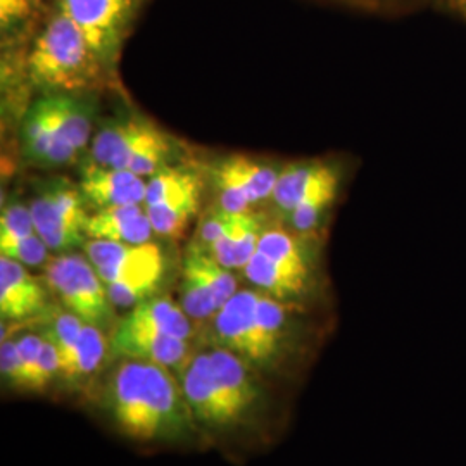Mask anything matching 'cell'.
<instances>
[{
  "label": "cell",
  "instance_id": "cell-1",
  "mask_svg": "<svg viewBox=\"0 0 466 466\" xmlns=\"http://www.w3.org/2000/svg\"><path fill=\"white\" fill-rule=\"evenodd\" d=\"M97 398L117 432L137 442H187L199 431L178 377L147 361H115Z\"/></svg>",
  "mask_w": 466,
  "mask_h": 466
},
{
  "label": "cell",
  "instance_id": "cell-2",
  "mask_svg": "<svg viewBox=\"0 0 466 466\" xmlns=\"http://www.w3.org/2000/svg\"><path fill=\"white\" fill-rule=\"evenodd\" d=\"M26 66L32 84L47 94L88 90L104 80L107 69L76 25L59 9L35 38Z\"/></svg>",
  "mask_w": 466,
  "mask_h": 466
},
{
  "label": "cell",
  "instance_id": "cell-3",
  "mask_svg": "<svg viewBox=\"0 0 466 466\" xmlns=\"http://www.w3.org/2000/svg\"><path fill=\"white\" fill-rule=\"evenodd\" d=\"M84 252L106 283L116 309H134L159 296L167 282V254L156 242L132 246L88 238Z\"/></svg>",
  "mask_w": 466,
  "mask_h": 466
},
{
  "label": "cell",
  "instance_id": "cell-4",
  "mask_svg": "<svg viewBox=\"0 0 466 466\" xmlns=\"http://www.w3.org/2000/svg\"><path fill=\"white\" fill-rule=\"evenodd\" d=\"M177 146L171 137L142 116L109 117L92 138V163L119 167L150 178L171 167Z\"/></svg>",
  "mask_w": 466,
  "mask_h": 466
},
{
  "label": "cell",
  "instance_id": "cell-5",
  "mask_svg": "<svg viewBox=\"0 0 466 466\" xmlns=\"http://www.w3.org/2000/svg\"><path fill=\"white\" fill-rule=\"evenodd\" d=\"M44 282L57 300L100 330L116 327V308L96 267L84 254L63 252L44 267Z\"/></svg>",
  "mask_w": 466,
  "mask_h": 466
},
{
  "label": "cell",
  "instance_id": "cell-6",
  "mask_svg": "<svg viewBox=\"0 0 466 466\" xmlns=\"http://www.w3.org/2000/svg\"><path fill=\"white\" fill-rule=\"evenodd\" d=\"M86 208L80 187L66 178L52 180L30 202L35 230L50 250L59 254L84 248L88 240Z\"/></svg>",
  "mask_w": 466,
  "mask_h": 466
},
{
  "label": "cell",
  "instance_id": "cell-7",
  "mask_svg": "<svg viewBox=\"0 0 466 466\" xmlns=\"http://www.w3.org/2000/svg\"><path fill=\"white\" fill-rule=\"evenodd\" d=\"M107 69L116 66L140 0H57Z\"/></svg>",
  "mask_w": 466,
  "mask_h": 466
},
{
  "label": "cell",
  "instance_id": "cell-8",
  "mask_svg": "<svg viewBox=\"0 0 466 466\" xmlns=\"http://www.w3.org/2000/svg\"><path fill=\"white\" fill-rule=\"evenodd\" d=\"M200 202L199 177L180 167H167L147 180L146 208L156 235L178 238L198 215Z\"/></svg>",
  "mask_w": 466,
  "mask_h": 466
},
{
  "label": "cell",
  "instance_id": "cell-9",
  "mask_svg": "<svg viewBox=\"0 0 466 466\" xmlns=\"http://www.w3.org/2000/svg\"><path fill=\"white\" fill-rule=\"evenodd\" d=\"M282 167L248 156H227L208 167L217 190L218 206L227 213H248L252 206L271 199Z\"/></svg>",
  "mask_w": 466,
  "mask_h": 466
},
{
  "label": "cell",
  "instance_id": "cell-10",
  "mask_svg": "<svg viewBox=\"0 0 466 466\" xmlns=\"http://www.w3.org/2000/svg\"><path fill=\"white\" fill-rule=\"evenodd\" d=\"M259 290H238L211 321L215 348H223L246 360L258 371H268L261 330L258 321Z\"/></svg>",
  "mask_w": 466,
  "mask_h": 466
},
{
  "label": "cell",
  "instance_id": "cell-11",
  "mask_svg": "<svg viewBox=\"0 0 466 466\" xmlns=\"http://www.w3.org/2000/svg\"><path fill=\"white\" fill-rule=\"evenodd\" d=\"M190 340L157 332L147 327L135 325L128 319H119L109 335V356L117 360H138L157 367L167 368L178 377L194 358Z\"/></svg>",
  "mask_w": 466,
  "mask_h": 466
},
{
  "label": "cell",
  "instance_id": "cell-12",
  "mask_svg": "<svg viewBox=\"0 0 466 466\" xmlns=\"http://www.w3.org/2000/svg\"><path fill=\"white\" fill-rule=\"evenodd\" d=\"M180 383L190 411L200 429L211 432H230L240 427L218 387L208 350L194 354L180 375Z\"/></svg>",
  "mask_w": 466,
  "mask_h": 466
},
{
  "label": "cell",
  "instance_id": "cell-13",
  "mask_svg": "<svg viewBox=\"0 0 466 466\" xmlns=\"http://www.w3.org/2000/svg\"><path fill=\"white\" fill-rule=\"evenodd\" d=\"M339 185L340 173L330 163L319 159L298 161L282 167L269 202L282 221L306 200L321 196L337 198Z\"/></svg>",
  "mask_w": 466,
  "mask_h": 466
},
{
  "label": "cell",
  "instance_id": "cell-14",
  "mask_svg": "<svg viewBox=\"0 0 466 466\" xmlns=\"http://www.w3.org/2000/svg\"><path fill=\"white\" fill-rule=\"evenodd\" d=\"M208 356L218 387L242 427L265 402V389L258 379L259 371L240 356L223 348L213 346L208 350Z\"/></svg>",
  "mask_w": 466,
  "mask_h": 466
},
{
  "label": "cell",
  "instance_id": "cell-15",
  "mask_svg": "<svg viewBox=\"0 0 466 466\" xmlns=\"http://www.w3.org/2000/svg\"><path fill=\"white\" fill-rule=\"evenodd\" d=\"M21 147L26 161L36 167H66L76 159L78 152L61 132L49 96L35 100L23 117Z\"/></svg>",
  "mask_w": 466,
  "mask_h": 466
},
{
  "label": "cell",
  "instance_id": "cell-16",
  "mask_svg": "<svg viewBox=\"0 0 466 466\" xmlns=\"http://www.w3.org/2000/svg\"><path fill=\"white\" fill-rule=\"evenodd\" d=\"M80 190L88 206L96 211L125 206V204H146L147 182L128 169L99 167L86 161L80 173Z\"/></svg>",
  "mask_w": 466,
  "mask_h": 466
},
{
  "label": "cell",
  "instance_id": "cell-17",
  "mask_svg": "<svg viewBox=\"0 0 466 466\" xmlns=\"http://www.w3.org/2000/svg\"><path fill=\"white\" fill-rule=\"evenodd\" d=\"M47 285L35 279L30 269L9 259L0 258V315L5 321H23L40 317L47 311Z\"/></svg>",
  "mask_w": 466,
  "mask_h": 466
},
{
  "label": "cell",
  "instance_id": "cell-18",
  "mask_svg": "<svg viewBox=\"0 0 466 466\" xmlns=\"http://www.w3.org/2000/svg\"><path fill=\"white\" fill-rule=\"evenodd\" d=\"M242 273L261 294L285 304L304 299L315 285V273L287 267L259 250L254 252Z\"/></svg>",
  "mask_w": 466,
  "mask_h": 466
},
{
  "label": "cell",
  "instance_id": "cell-19",
  "mask_svg": "<svg viewBox=\"0 0 466 466\" xmlns=\"http://www.w3.org/2000/svg\"><path fill=\"white\" fill-rule=\"evenodd\" d=\"M146 204H125L99 209L86 221V237L123 244H147L154 238Z\"/></svg>",
  "mask_w": 466,
  "mask_h": 466
},
{
  "label": "cell",
  "instance_id": "cell-20",
  "mask_svg": "<svg viewBox=\"0 0 466 466\" xmlns=\"http://www.w3.org/2000/svg\"><path fill=\"white\" fill-rule=\"evenodd\" d=\"M267 221L256 213H232L223 237L211 249V256L232 271H242L258 250Z\"/></svg>",
  "mask_w": 466,
  "mask_h": 466
},
{
  "label": "cell",
  "instance_id": "cell-21",
  "mask_svg": "<svg viewBox=\"0 0 466 466\" xmlns=\"http://www.w3.org/2000/svg\"><path fill=\"white\" fill-rule=\"evenodd\" d=\"M125 319L132 321L135 325L147 327L152 330L173 335L190 342L194 339L196 323L188 318L180 304L161 294L135 306Z\"/></svg>",
  "mask_w": 466,
  "mask_h": 466
},
{
  "label": "cell",
  "instance_id": "cell-22",
  "mask_svg": "<svg viewBox=\"0 0 466 466\" xmlns=\"http://www.w3.org/2000/svg\"><path fill=\"white\" fill-rule=\"evenodd\" d=\"M54 116L71 147L78 154L86 149L94 132L96 106L75 94H47Z\"/></svg>",
  "mask_w": 466,
  "mask_h": 466
},
{
  "label": "cell",
  "instance_id": "cell-23",
  "mask_svg": "<svg viewBox=\"0 0 466 466\" xmlns=\"http://www.w3.org/2000/svg\"><path fill=\"white\" fill-rule=\"evenodd\" d=\"M258 321L261 330L268 371L280 365L287 344L290 340V311L289 304L261 294L258 306Z\"/></svg>",
  "mask_w": 466,
  "mask_h": 466
},
{
  "label": "cell",
  "instance_id": "cell-24",
  "mask_svg": "<svg viewBox=\"0 0 466 466\" xmlns=\"http://www.w3.org/2000/svg\"><path fill=\"white\" fill-rule=\"evenodd\" d=\"M44 317L46 319H44L42 335L49 339L57 350L59 367H61L59 380H65L73 367L75 352L82 337L85 321L82 318L73 315L71 311H67L66 308H50V309L47 308Z\"/></svg>",
  "mask_w": 466,
  "mask_h": 466
},
{
  "label": "cell",
  "instance_id": "cell-25",
  "mask_svg": "<svg viewBox=\"0 0 466 466\" xmlns=\"http://www.w3.org/2000/svg\"><path fill=\"white\" fill-rule=\"evenodd\" d=\"M106 356H109V340L106 339L104 330L85 323L73 367L63 382L73 389L88 385L99 373Z\"/></svg>",
  "mask_w": 466,
  "mask_h": 466
},
{
  "label": "cell",
  "instance_id": "cell-26",
  "mask_svg": "<svg viewBox=\"0 0 466 466\" xmlns=\"http://www.w3.org/2000/svg\"><path fill=\"white\" fill-rule=\"evenodd\" d=\"M180 306L194 323L213 321L221 304L208 280L187 259L182 265Z\"/></svg>",
  "mask_w": 466,
  "mask_h": 466
},
{
  "label": "cell",
  "instance_id": "cell-27",
  "mask_svg": "<svg viewBox=\"0 0 466 466\" xmlns=\"http://www.w3.org/2000/svg\"><path fill=\"white\" fill-rule=\"evenodd\" d=\"M49 250L47 244L36 232L7 244H0L2 256L15 259L26 268L46 267L50 259Z\"/></svg>",
  "mask_w": 466,
  "mask_h": 466
},
{
  "label": "cell",
  "instance_id": "cell-28",
  "mask_svg": "<svg viewBox=\"0 0 466 466\" xmlns=\"http://www.w3.org/2000/svg\"><path fill=\"white\" fill-rule=\"evenodd\" d=\"M35 230L34 218L30 213V206H23L13 202L2 209L0 217V244H7L26 235H32Z\"/></svg>",
  "mask_w": 466,
  "mask_h": 466
},
{
  "label": "cell",
  "instance_id": "cell-29",
  "mask_svg": "<svg viewBox=\"0 0 466 466\" xmlns=\"http://www.w3.org/2000/svg\"><path fill=\"white\" fill-rule=\"evenodd\" d=\"M21 360V392H34L35 373L44 346L42 333H25L16 339Z\"/></svg>",
  "mask_w": 466,
  "mask_h": 466
},
{
  "label": "cell",
  "instance_id": "cell-30",
  "mask_svg": "<svg viewBox=\"0 0 466 466\" xmlns=\"http://www.w3.org/2000/svg\"><path fill=\"white\" fill-rule=\"evenodd\" d=\"M230 217H232V213H227L218 204L209 208V211H206L200 218V225L198 233H196V238L190 244H194L196 248L206 250V252H211L213 246L217 244L227 230V227L230 223Z\"/></svg>",
  "mask_w": 466,
  "mask_h": 466
},
{
  "label": "cell",
  "instance_id": "cell-31",
  "mask_svg": "<svg viewBox=\"0 0 466 466\" xmlns=\"http://www.w3.org/2000/svg\"><path fill=\"white\" fill-rule=\"evenodd\" d=\"M0 375L4 385L21 392V360L16 340L5 337L0 346Z\"/></svg>",
  "mask_w": 466,
  "mask_h": 466
},
{
  "label": "cell",
  "instance_id": "cell-32",
  "mask_svg": "<svg viewBox=\"0 0 466 466\" xmlns=\"http://www.w3.org/2000/svg\"><path fill=\"white\" fill-rule=\"evenodd\" d=\"M32 11V0H0L2 28H11L21 23Z\"/></svg>",
  "mask_w": 466,
  "mask_h": 466
},
{
  "label": "cell",
  "instance_id": "cell-33",
  "mask_svg": "<svg viewBox=\"0 0 466 466\" xmlns=\"http://www.w3.org/2000/svg\"><path fill=\"white\" fill-rule=\"evenodd\" d=\"M448 7H451L452 11L460 13L461 16L466 17V0H442Z\"/></svg>",
  "mask_w": 466,
  "mask_h": 466
}]
</instances>
